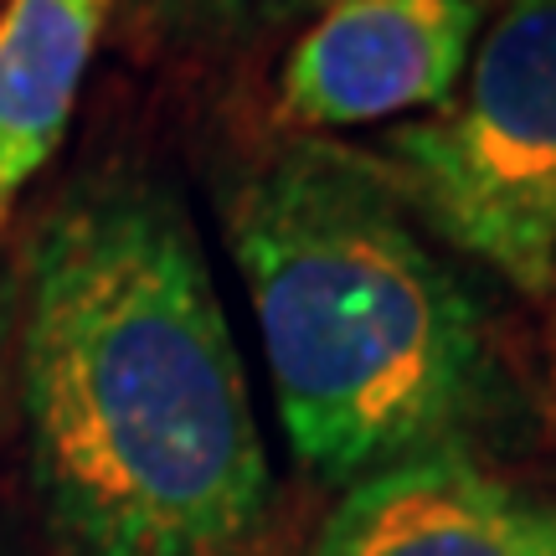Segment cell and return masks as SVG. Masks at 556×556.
Returning <instances> with one entry per match:
<instances>
[{"mask_svg": "<svg viewBox=\"0 0 556 556\" xmlns=\"http://www.w3.org/2000/svg\"><path fill=\"white\" fill-rule=\"evenodd\" d=\"M16 387L62 556H248L274 469L212 263L170 186L103 170L37 222Z\"/></svg>", "mask_w": 556, "mask_h": 556, "instance_id": "obj_1", "label": "cell"}, {"mask_svg": "<svg viewBox=\"0 0 556 556\" xmlns=\"http://www.w3.org/2000/svg\"><path fill=\"white\" fill-rule=\"evenodd\" d=\"M299 469L330 490L438 454L479 458L516 392L475 289L443 263L371 155L304 139L227 191Z\"/></svg>", "mask_w": 556, "mask_h": 556, "instance_id": "obj_2", "label": "cell"}, {"mask_svg": "<svg viewBox=\"0 0 556 556\" xmlns=\"http://www.w3.org/2000/svg\"><path fill=\"white\" fill-rule=\"evenodd\" d=\"M402 206L526 299L556 283V0H500L458 93L377 144Z\"/></svg>", "mask_w": 556, "mask_h": 556, "instance_id": "obj_3", "label": "cell"}, {"mask_svg": "<svg viewBox=\"0 0 556 556\" xmlns=\"http://www.w3.org/2000/svg\"><path fill=\"white\" fill-rule=\"evenodd\" d=\"M500 0H330L289 47L278 119L289 129H356L443 109L469 73Z\"/></svg>", "mask_w": 556, "mask_h": 556, "instance_id": "obj_4", "label": "cell"}, {"mask_svg": "<svg viewBox=\"0 0 556 556\" xmlns=\"http://www.w3.org/2000/svg\"><path fill=\"white\" fill-rule=\"evenodd\" d=\"M309 556H556V495L438 454L340 490Z\"/></svg>", "mask_w": 556, "mask_h": 556, "instance_id": "obj_5", "label": "cell"}, {"mask_svg": "<svg viewBox=\"0 0 556 556\" xmlns=\"http://www.w3.org/2000/svg\"><path fill=\"white\" fill-rule=\"evenodd\" d=\"M114 0H5L0 11V227L52 165Z\"/></svg>", "mask_w": 556, "mask_h": 556, "instance_id": "obj_6", "label": "cell"}, {"mask_svg": "<svg viewBox=\"0 0 556 556\" xmlns=\"http://www.w3.org/2000/svg\"><path fill=\"white\" fill-rule=\"evenodd\" d=\"M150 31L176 41H232L242 31H258L268 21H283L309 5L330 0H124Z\"/></svg>", "mask_w": 556, "mask_h": 556, "instance_id": "obj_7", "label": "cell"}, {"mask_svg": "<svg viewBox=\"0 0 556 556\" xmlns=\"http://www.w3.org/2000/svg\"><path fill=\"white\" fill-rule=\"evenodd\" d=\"M16 304H21L16 274H11V263L0 258V392H5L11 361H16Z\"/></svg>", "mask_w": 556, "mask_h": 556, "instance_id": "obj_8", "label": "cell"}, {"mask_svg": "<svg viewBox=\"0 0 556 556\" xmlns=\"http://www.w3.org/2000/svg\"><path fill=\"white\" fill-rule=\"evenodd\" d=\"M552 330H546V340H552V377H556V283H552Z\"/></svg>", "mask_w": 556, "mask_h": 556, "instance_id": "obj_9", "label": "cell"}]
</instances>
